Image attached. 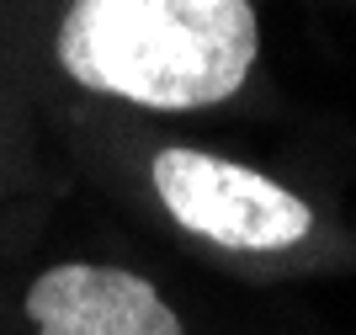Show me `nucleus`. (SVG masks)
Here are the masks:
<instances>
[{"label": "nucleus", "instance_id": "nucleus-2", "mask_svg": "<svg viewBox=\"0 0 356 335\" xmlns=\"http://www.w3.org/2000/svg\"><path fill=\"white\" fill-rule=\"evenodd\" d=\"M149 176L165 213L186 234L223 250H293L314 234V213L303 197L208 149H160Z\"/></svg>", "mask_w": 356, "mask_h": 335}, {"label": "nucleus", "instance_id": "nucleus-3", "mask_svg": "<svg viewBox=\"0 0 356 335\" xmlns=\"http://www.w3.org/2000/svg\"><path fill=\"white\" fill-rule=\"evenodd\" d=\"M27 320L38 335H186L154 282L90 261L43 272L27 288Z\"/></svg>", "mask_w": 356, "mask_h": 335}, {"label": "nucleus", "instance_id": "nucleus-1", "mask_svg": "<svg viewBox=\"0 0 356 335\" xmlns=\"http://www.w3.org/2000/svg\"><path fill=\"white\" fill-rule=\"evenodd\" d=\"M54 54L80 91L197 112L250 80L261 22L250 0H70Z\"/></svg>", "mask_w": 356, "mask_h": 335}]
</instances>
